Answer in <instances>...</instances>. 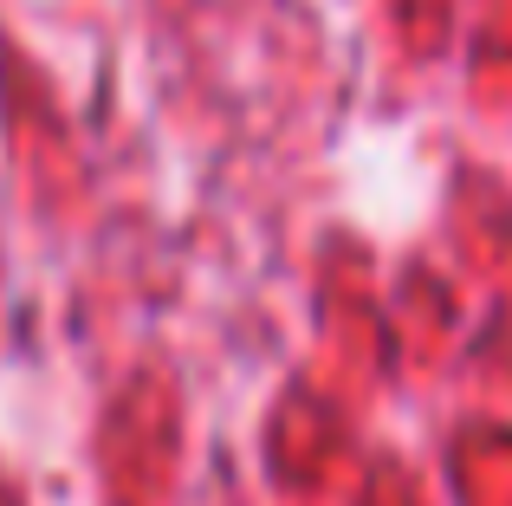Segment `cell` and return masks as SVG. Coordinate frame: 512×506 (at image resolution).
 Masks as SVG:
<instances>
[]
</instances>
